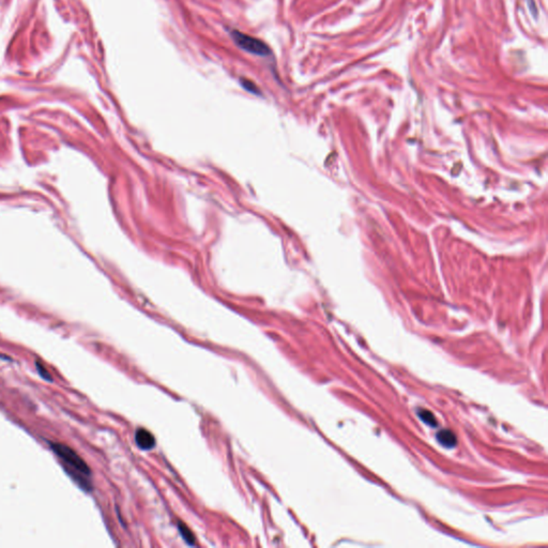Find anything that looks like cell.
Wrapping results in <instances>:
<instances>
[{
  "mask_svg": "<svg viewBox=\"0 0 548 548\" xmlns=\"http://www.w3.org/2000/svg\"><path fill=\"white\" fill-rule=\"evenodd\" d=\"M51 449L57 454V456L64 461L71 469H65L67 471L76 472V474L83 475L85 477H90L91 472L88 465L83 460V458L75 453L70 447L62 445V443H51Z\"/></svg>",
  "mask_w": 548,
  "mask_h": 548,
  "instance_id": "1",
  "label": "cell"
},
{
  "mask_svg": "<svg viewBox=\"0 0 548 548\" xmlns=\"http://www.w3.org/2000/svg\"><path fill=\"white\" fill-rule=\"evenodd\" d=\"M230 35L234 43L245 52L257 56H268L270 54V49L268 45L256 39V37L244 34L238 30H232L230 32Z\"/></svg>",
  "mask_w": 548,
  "mask_h": 548,
  "instance_id": "2",
  "label": "cell"
},
{
  "mask_svg": "<svg viewBox=\"0 0 548 548\" xmlns=\"http://www.w3.org/2000/svg\"><path fill=\"white\" fill-rule=\"evenodd\" d=\"M135 442L139 449L149 451L155 447V438L152 434L145 428H138L135 432Z\"/></svg>",
  "mask_w": 548,
  "mask_h": 548,
  "instance_id": "3",
  "label": "cell"
},
{
  "mask_svg": "<svg viewBox=\"0 0 548 548\" xmlns=\"http://www.w3.org/2000/svg\"><path fill=\"white\" fill-rule=\"evenodd\" d=\"M437 439L441 443L442 446L452 448L456 445V437L455 435L450 430H441L437 435Z\"/></svg>",
  "mask_w": 548,
  "mask_h": 548,
  "instance_id": "4",
  "label": "cell"
},
{
  "mask_svg": "<svg viewBox=\"0 0 548 548\" xmlns=\"http://www.w3.org/2000/svg\"><path fill=\"white\" fill-rule=\"evenodd\" d=\"M178 530H179V533L181 534L183 540L188 544V545H194L195 544V536L194 534L192 533V531L190 530V529L187 528L186 525L182 524V523H179L178 524Z\"/></svg>",
  "mask_w": 548,
  "mask_h": 548,
  "instance_id": "5",
  "label": "cell"
},
{
  "mask_svg": "<svg viewBox=\"0 0 548 548\" xmlns=\"http://www.w3.org/2000/svg\"><path fill=\"white\" fill-rule=\"evenodd\" d=\"M419 417L425 422L427 423L428 425H430V426H436L437 423H436V419H435L434 414L430 412V411H427V410H421L419 412Z\"/></svg>",
  "mask_w": 548,
  "mask_h": 548,
  "instance_id": "6",
  "label": "cell"
},
{
  "mask_svg": "<svg viewBox=\"0 0 548 548\" xmlns=\"http://www.w3.org/2000/svg\"><path fill=\"white\" fill-rule=\"evenodd\" d=\"M35 366H36V371H37V373L40 374V376L43 378L44 380L49 381V382H52V381H53V379H52V377H51L50 373L46 371V368H45L43 365H41L39 362H36V363H35Z\"/></svg>",
  "mask_w": 548,
  "mask_h": 548,
  "instance_id": "7",
  "label": "cell"
},
{
  "mask_svg": "<svg viewBox=\"0 0 548 548\" xmlns=\"http://www.w3.org/2000/svg\"><path fill=\"white\" fill-rule=\"evenodd\" d=\"M241 83H242V86L247 90H249L251 92H254V93H258L257 87L255 86V84H253L252 82H250L248 80H242Z\"/></svg>",
  "mask_w": 548,
  "mask_h": 548,
  "instance_id": "8",
  "label": "cell"
}]
</instances>
